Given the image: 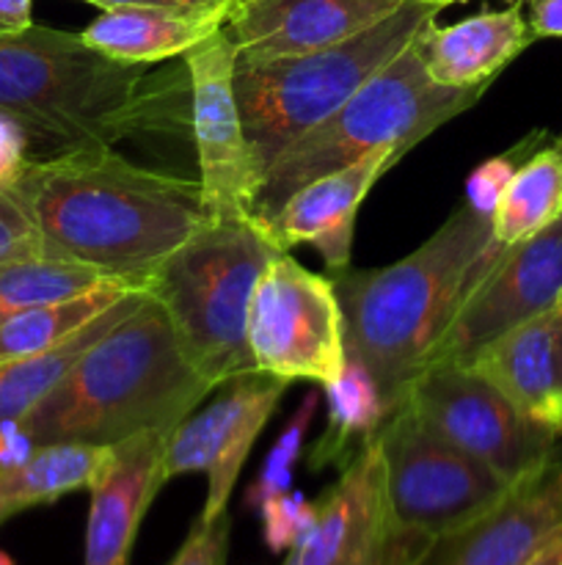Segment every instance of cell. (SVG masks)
<instances>
[{"mask_svg":"<svg viewBox=\"0 0 562 565\" xmlns=\"http://www.w3.org/2000/svg\"><path fill=\"white\" fill-rule=\"evenodd\" d=\"M44 257L149 290L160 265L209 221L202 182L143 169L110 147L31 160L17 177Z\"/></svg>","mask_w":562,"mask_h":565,"instance_id":"obj_1","label":"cell"},{"mask_svg":"<svg viewBox=\"0 0 562 565\" xmlns=\"http://www.w3.org/2000/svg\"><path fill=\"white\" fill-rule=\"evenodd\" d=\"M180 83L121 64L80 33L31 25L0 36V114L31 141V160L102 149L176 116Z\"/></svg>","mask_w":562,"mask_h":565,"instance_id":"obj_2","label":"cell"},{"mask_svg":"<svg viewBox=\"0 0 562 565\" xmlns=\"http://www.w3.org/2000/svg\"><path fill=\"white\" fill-rule=\"evenodd\" d=\"M213 390L187 362L165 309L147 292L20 423L36 447L116 445L147 430L171 434Z\"/></svg>","mask_w":562,"mask_h":565,"instance_id":"obj_3","label":"cell"},{"mask_svg":"<svg viewBox=\"0 0 562 565\" xmlns=\"http://www.w3.org/2000/svg\"><path fill=\"white\" fill-rule=\"evenodd\" d=\"M490 218L466 202L408 257L386 268L328 274L345 318V353L364 364L389 412L428 367L435 342L466 301V279Z\"/></svg>","mask_w":562,"mask_h":565,"instance_id":"obj_4","label":"cell"},{"mask_svg":"<svg viewBox=\"0 0 562 565\" xmlns=\"http://www.w3.org/2000/svg\"><path fill=\"white\" fill-rule=\"evenodd\" d=\"M422 31L411 44L369 77L339 110L292 143L259 180L253 218L268 224L281 204L306 182L391 149L402 158L419 141L472 108L485 88L435 86L424 70Z\"/></svg>","mask_w":562,"mask_h":565,"instance_id":"obj_5","label":"cell"},{"mask_svg":"<svg viewBox=\"0 0 562 565\" xmlns=\"http://www.w3.org/2000/svg\"><path fill=\"white\" fill-rule=\"evenodd\" d=\"M284 254L257 218H209L149 281L187 362L213 386L248 373V309L262 270Z\"/></svg>","mask_w":562,"mask_h":565,"instance_id":"obj_6","label":"cell"},{"mask_svg":"<svg viewBox=\"0 0 562 565\" xmlns=\"http://www.w3.org/2000/svg\"><path fill=\"white\" fill-rule=\"evenodd\" d=\"M441 9L406 0L358 36L306 55L275 61H237L235 92L259 180L309 130L339 110L417 39Z\"/></svg>","mask_w":562,"mask_h":565,"instance_id":"obj_7","label":"cell"},{"mask_svg":"<svg viewBox=\"0 0 562 565\" xmlns=\"http://www.w3.org/2000/svg\"><path fill=\"white\" fill-rule=\"evenodd\" d=\"M386 494L397 533L430 546L483 516L510 483L435 436L406 401L378 430Z\"/></svg>","mask_w":562,"mask_h":565,"instance_id":"obj_8","label":"cell"},{"mask_svg":"<svg viewBox=\"0 0 562 565\" xmlns=\"http://www.w3.org/2000/svg\"><path fill=\"white\" fill-rule=\"evenodd\" d=\"M253 367L284 381L334 384L347 362L345 318L328 276L279 254L257 281L248 309Z\"/></svg>","mask_w":562,"mask_h":565,"instance_id":"obj_9","label":"cell"},{"mask_svg":"<svg viewBox=\"0 0 562 565\" xmlns=\"http://www.w3.org/2000/svg\"><path fill=\"white\" fill-rule=\"evenodd\" d=\"M406 403L435 436L483 461L510 486L556 458L560 436L523 417L496 386L457 362L424 367Z\"/></svg>","mask_w":562,"mask_h":565,"instance_id":"obj_10","label":"cell"},{"mask_svg":"<svg viewBox=\"0 0 562 565\" xmlns=\"http://www.w3.org/2000/svg\"><path fill=\"white\" fill-rule=\"evenodd\" d=\"M187 72V114L209 218H253L257 166L235 92L237 50L224 28L182 55Z\"/></svg>","mask_w":562,"mask_h":565,"instance_id":"obj_11","label":"cell"},{"mask_svg":"<svg viewBox=\"0 0 562 565\" xmlns=\"http://www.w3.org/2000/svg\"><path fill=\"white\" fill-rule=\"evenodd\" d=\"M287 386L290 381L262 370H248L215 386L218 395L171 430L163 458L165 483L180 475H207L202 519L226 513L242 463L273 417Z\"/></svg>","mask_w":562,"mask_h":565,"instance_id":"obj_12","label":"cell"},{"mask_svg":"<svg viewBox=\"0 0 562 565\" xmlns=\"http://www.w3.org/2000/svg\"><path fill=\"white\" fill-rule=\"evenodd\" d=\"M314 505V527L287 552L284 565H413L428 550L397 533L391 522L378 434Z\"/></svg>","mask_w":562,"mask_h":565,"instance_id":"obj_13","label":"cell"},{"mask_svg":"<svg viewBox=\"0 0 562 565\" xmlns=\"http://www.w3.org/2000/svg\"><path fill=\"white\" fill-rule=\"evenodd\" d=\"M562 296V218L507 248L435 342L430 364L463 362L516 326L549 312Z\"/></svg>","mask_w":562,"mask_h":565,"instance_id":"obj_14","label":"cell"},{"mask_svg":"<svg viewBox=\"0 0 562 565\" xmlns=\"http://www.w3.org/2000/svg\"><path fill=\"white\" fill-rule=\"evenodd\" d=\"M562 524V458L510 486L494 508L435 539L413 565H523Z\"/></svg>","mask_w":562,"mask_h":565,"instance_id":"obj_15","label":"cell"},{"mask_svg":"<svg viewBox=\"0 0 562 565\" xmlns=\"http://www.w3.org/2000/svg\"><path fill=\"white\" fill-rule=\"evenodd\" d=\"M406 0H237L224 22L237 61L306 55L358 36Z\"/></svg>","mask_w":562,"mask_h":565,"instance_id":"obj_16","label":"cell"},{"mask_svg":"<svg viewBox=\"0 0 562 565\" xmlns=\"http://www.w3.org/2000/svg\"><path fill=\"white\" fill-rule=\"evenodd\" d=\"M165 430H147L110 445L108 463L97 475L86 524L83 565H127L138 527L165 486Z\"/></svg>","mask_w":562,"mask_h":565,"instance_id":"obj_17","label":"cell"},{"mask_svg":"<svg viewBox=\"0 0 562 565\" xmlns=\"http://www.w3.org/2000/svg\"><path fill=\"white\" fill-rule=\"evenodd\" d=\"M400 160L391 149L367 154L356 163L336 169L331 174L306 182L292 193L279 213L268 221V232L284 252L292 246L317 248L331 274L350 268L353 232H356L358 207L372 191L375 182Z\"/></svg>","mask_w":562,"mask_h":565,"instance_id":"obj_18","label":"cell"},{"mask_svg":"<svg viewBox=\"0 0 562 565\" xmlns=\"http://www.w3.org/2000/svg\"><path fill=\"white\" fill-rule=\"evenodd\" d=\"M463 367L483 375L523 417L562 436V309L554 307L496 337Z\"/></svg>","mask_w":562,"mask_h":565,"instance_id":"obj_19","label":"cell"},{"mask_svg":"<svg viewBox=\"0 0 562 565\" xmlns=\"http://www.w3.org/2000/svg\"><path fill=\"white\" fill-rule=\"evenodd\" d=\"M422 58L430 81L446 88H488L490 81L534 42L521 3L483 11L455 25L422 28Z\"/></svg>","mask_w":562,"mask_h":565,"instance_id":"obj_20","label":"cell"},{"mask_svg":"<svg viewBox=\"0 0 562 565\" xmlns=\"http://www.w3.org/2000/svg\"><path fill=\"white\" fill-rule=\"evenodd\" d=\"M220 22L193 20L174 11L143 9V6H116L102 9L97 20L83 28L80 36L88 47L99 50L121 64L152 66L176 58L213 36Z\"/></svg>","mask_w":562,"mask_h":565,"instance_id":"obj_21","label":"cell"},{"mask_svg":"<svg viewBox=\"0 0 562 565\" xmlns=\"http://www.w3.org/2000/svg\"><path fill=\"white\" fill-rule=\"evenodd\" d=\"M110 445L53 441L39 445L25 463L0 469V524L36 505L88 489L108 463Z\"/></svg>","mask_w":562,"mask_h":565,"instance_id":"obj_22","label":"cell"},{"mask_svg":"<svg viewBox=\"0 0 562 565\" xmlns=\"http://www.w3.org/2000/svg\"><path fill=\"white\" fill-rule=\"evenodd\" d=\"M325 406L328 425L309 452L314 472L345 467L391 414L369 370L353 359H347L339 379L325 386Z\"/></svg>","mask_w":562,"mask_h":565,"instance_id":"obj_23","label":"cell"},{"mask_svg":"<svg viewBox=\"0 0 562 565\" xmlns=\"http://www.w3.org/2000/svg\"><path fill=\"white\" fill-rule=\"evenodd\" d=\"M562 218V149L540 143L516 169L490 218V243L501 252Z\"/></svg>","mask_w":562,"mask_h":565,"instance_id":"obj_24","label":"cell"},{"mask_svg":"<svg viewBox=\"0 0 562 565\" xmlns=\"http://www.w3.org/2000/svg\"><path fill=\"white\" fill-rule=\"evenodd\" d=\"M143 296H147L143 290L127 292V296L119 298L108 312H102L97 320H91L86 329L77 331L72 340L53 348V351L42 353V356L0 364V423L25 417V414L31 412V408L36 406V403L42 401L66 373H69L72 364H75L99 337L108 334L121 318H127V315L141 303Z\"/></svg>","mask_w":562,"mask_h":565,"instance_id":"obj_25","label":"cell"},{"mask_svg":"<svg viewBox=\"0 0 562 565\" xmlns=\"http://www.w3.org/2000/svg\"><path fill=\"white\" fill-rule=\"evenodd\" d=\"M127 292H132V287L108 281V285L97 287L86 296L31 307L25 312L0 320V364L42 356V353L64 345L77 331L86 329L91 320L108 312Z\"/></svg>","mask_w":562,"mask_h":565,"instance_id":"obj_26","label":"cell"},{"mask_svg":"<svg viewBox=\"0 0 562 565\" xmlns=\"http://www.w3.org/2000/svg\"><path fill=\"white\" fill-rule=\"evenodd\" d=\"M108 281L114 279L88 268V265L69 263V259L39 257L25 259V263H11L0 268V320L25 312L31 307L86 296V292L108 285Z\"/></svg>","mask_w":562,"mask_h":565,"instance_id":"obj_27","label":"cell"},{"mask_svg":"<svg viewBox=\"0 0 562 565\" xmlns=\"http://www.w3.org/2000/svg\"><path fill=\"white\" fill-rule=\"evenodd\" d=\"M320 395L317 392H309L301 401V406L295 408V414L290 417V423L284 425L281 436L275 439V445L270 447V452L264 456L262 469L253 478V483L246 491V508L259 511L270 497L287 494L292 489V469H295L298 458H301L303 439L309 434V425H312L314 414H317Z\"/></svg>","mask_w":562,"mask_h":565,"instance_id":"obj_28","label":"cell"},{"mask_svg":"<svg viewBox=\"0 0 562 565\" xmlns=\"http://www.w3.org/2000/svg\"><path fill=\"white\" fill-rule=\"evenodd\" d=\"M39 257H44V243L25 196L17 182H6L0 185V268Z\"/></svg>","mask_w":562,"mask_h":565,"instance_id":"obj_29","label":"cell"},{"mask_svg":"<svg viewBox=\"0 0 562 565\" xmlns=\"http://www.w3.org/2000/svg\"><path fill=\"white\" fill-rule=\"evenodd\" d=\"M543 132H532L529 138H523L521 143L510 149L505 154H496V158H488L485 163H479L477 169L472 171V177L466 180V204L472 210H477L479 215H488L494 218L496 204H499L501 193H505L507 182L512 180L518 166L540 147L543 141Z\"/></svg>","mask_w":562,"mask_h":565,"instance_id":"obj_30","label":"cell"},{"mask_svg":"<svg viewBox=\"0 0 562 565\" xmlns=\"http://www.w3.org/2000/svg\"><path fill=\"white\" fill-rule=\"evenodd\" d=\"M257 513L262 519L264 544L270 552L281 555V552L295 550L306 539L317 519V505L290 489L287 494L270 497Z\"/></svg>","mask_w":562,"mask_h":565,"instance_id":"obj_31","label":"cell"},{"mask_svg":"<svg viewBox=\"0 0 562 565\" xmlns=\"http://www.w3.org/2000/svg\"><path fill=\"white\" fill-rule=\"evenodd\" d=\"M229 513H220L215 519L198 516L191 533H187L185 544L171 557L169 565H226V557H229Z\"/></svg>","mask_w":562,"mask_h":565,"instance_id":"obj_32","label":"cell"},{"mask_svg":"<svg viewBox=\"0 0 562 565\" xmlns=\"http://www.w3.org/2000/svg\"><path fill=\"white\" fill-rule=\"evenodd\" d=\"M83 3L97 6L99 11L116 9V6H143V9L174 11V14L193 17V20H209L224 25L237 0H83Z\"/></svg>","mask_w":562,"mask_h":565,"instance_id":"obj_33","label":"cell"},{"mask_svg":"<svg viewBox=\"0 0 562 565\" xmlns=\"http://www.w3.org/2000/svg\"><path fill=\"white\" fill-rule=\"evenodd\" d=\"M31 163V141L11 116L0 114V185L14 182Z\"/></svg>","mask_w":562,"mask_h":565,"instance_id":"obj_34","label":"cell"},{"mask_svg":"<svg viewBox=\"0 0 562 565\" xmlns=\"http://www.w3.org/2000/svg\"><path fill=\"white\" fill-rule=\"evenodd\" d=\"M36 450V441L31 439L20 419H6L0 423V469H11L25 463Z\"/></svg>","mask_w":562,"mask_h":565,"instance_id":"obj_35","label":"cell"},{"mask_svg":"<svg viewBox=\"0 0 562 565\" xmlns=\"http://www.w3.org/2000/svg\"><path fill=\"white\" fill-rule=\"evenodd\" d=\"M527 6V22L534 39H562V0H516Z\"/></svg>","mask_w":562,"mask_h":565,"instance_id":"obj_36","label":"cell"},{"mask_svg":"<svg viewBox=\"0 0 562 565\" xmlns=\"http://www.w3.org/2000/svg\"><path fill=\"white\" fill-rule=\"evenodd\" d=\"M33 25V0H0V36Z\"/></svg>","mask_w":562,"mask_h":565,"instance_id":"obj_37","label":"cell"},{"mask_svg":"<svg viewBox=\"0 0 562 565\" xmlns=\"http://www.w3.org/2000/svg\"><path fill=\"white\" fill-rule=\"evenodd\" d=\"M523 565H562V524L556 527V533L534 552Z\"/></svg>","mask_w":562,"mask_h":565,"instance_id":"obj_38","label":"cell"},{"mask_svg":"<svg viewBox=\"0 0 562 565\" xmlns=\"http://www.w3.org/2000/svg\"><path fill=\"white\" fill-rule=\"evenodd\" d=\"M419 3H430V6H435V9H444V6L461 3V0H419Z\"/></svg>","mask_w":562,"mask_h":565,"instance_id":"obj_39","label":"cell"},{"mask_svg":"<svg viewBox=\"0 0 562 565\" xmlns=\"http://www.w3.org/2000/svg\"><path fill=\"white\" fill-rule=\"evenodd\" d=\"M0 565H17L14 561H11V557L9 555H6V552L3 550H0Z\"/></svg>","mask_w":562,"mask_h":565,"instance_id":"obj_40","label":"cell"},{"mask_svg":"<svg viewBox=\"0 0 562 565\" xmlns=\"http://www.w3.org/2000/svg\"><path fill=\"white\" fill-rule=\"evenodd\" d=\"M556 147H560V149H562V136H560V138H556Z\"/></svg>","mask_w":562,"mask_h":565,"instance_id":"obj_41","label":"cell"},{"mask_svg":"<svg viewBox=\"0 0 562 565\" xmlns=\"http://www.w3.org/2000/svg\"><path fill=\"white\" fill-rule=\"evenodd\" d=\"M556 307H560V309H562V296H560V303H556Z\"/></svg>","mask_w":562,"mask_h":565,"instance_id":"obj_42","label":"cell"}]
</instances>
